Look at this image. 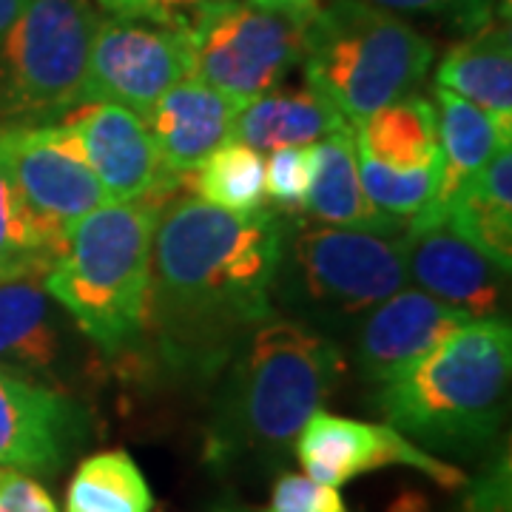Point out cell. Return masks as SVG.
<instances>
[{
    "label": "cell",
    "instance_id": "obj_1",
    "mask_svg": "<svg viewBox=\"0 0 512 512\" xmlns=\"http://www.w3.org/2000/svg\"><path fill=\"white\" fill-rule=\"evenodd\" d=\"M285 214H231L202 200L160 211L151 242L146 330L171 373L220 376L237 348L274 319Z\"/></svg>",
    "mask_w": 512,
    "mask_h": 512
},
{
    "label": "cell",
    "instance_id": "obj_2",
    "mask_svg": "<svg viewBox=\"0 0 512 512\" xmlns=\"http://www.w3.org/2000/svg\"><path fill=\"white\" fill-rule=\"evenodd\" d=\"M214 407L205 458L214 467L288 456L345 373L339 342L291 316L268 319L242 342Z\"/></svg>",
    "mask_w": 512,
    "mask_h": 512
},
{
    "label": "cell",
    "instance_id": "obj_3",
    "mask_svg": "<svg viewBox=\"0 0 512 512\" xmlns=\"http://www.w3.org/2000/svg\"><path fill=\"white\" fill-rule=\"evenodd\" d=\"M512 373L507 316L473 319L393 382L373 404L433 456H476L501 433Z\"/></svg>",
    "mask_w": 512,
    "mask_h": 512
},
{
    "label": "cell",
    "instance_id": "obj_4",
    "mask_svg": "<svg viewBox=\"0 0 512 512\" xmlns=\"http://www.w3.org/2000/svg\"><path fill=\"white\" fill-rule=\"evenodd\" d=\"M160 194L109 202L66 228L63 248L43 274V288L94 345L131 350L146 333L151 242Z\"/></svg>",
    "mask_w": 512,
    "mask_h": 512
},
{
    "label": "cell",
    "instance_id": "obj_5",
    "mask_svg": "<svg viewBox=\"0 0 512 512\" xmlns=\"http://www.w3.org/2000/svg\"><path fill=\"white\" fill-rule=\"evenodd\" d=\"M433 55V43L407 20L365 0L313 9L302 40L305 83L325 94L350 126L419 92Z\"/></svg>",
    "mask_w": 512,
    "mask_h": 512
},
{
    "label": "cell",
    "instance_id": "obj_6",
    "mask_svg": "<svg viewBox=\"0 0 512 512\" xmlns=\"http://www.w3.org/2000/svg\"><path fill=\"white\" fill-rule=\"evenodd\" d=\"M407 285L402 237L336 225H296L285 214L274 279L279 316L336 333L362 322Z\"/></svg>",
    "mask_w": 512,
    "mask_h": 512
},
{
    "label": "cell",
    "instance_id": "obj_7",
    "mask_svg": "<svg viewBox=\"0 0 512 512\" xmlns=\"http://www.w3.org/2000/svg\"><path fill=\"white\" fill-rule=\"evenodd\" d=\"M97 20L92 0H29L0 40V114L49 123L83 106Z\"/></svg>",
    "mask_w": 512,
    "mask_h": 512
},
{
    "label": "cell",
    "instance_id": "obj_8",
    "mask_svg": "<svg viewBox=\"0 0 512 512\" xmlns=\"http://www.w3.org/2000/svg\"><path fill=\"white\" fill-rule=\"evenodd\" d=\"M313 9H262L251 0H197L191 18L177 15L188 37L191 77L242 106L274 92L293 66L302 63V40Z\"/></svg>",
    "mask_w": 512,
    "mask_h": 512
},
{
    "label": "cell",
    "instance_id": "obj_9",
    "mask_svg": "<svg viewBox=\"0 0 512 512\" xmlns=\"http://www.w3.org/2000/svg\"><path fill=\"white\" fill-rule=\"evenodd\" d=\"M191 77L183 26L140 18H100L89 52L83 103H114L146 117L171 86Z\"/></svg>",
    "mask_w": 512,
    "mask_h": 512
},
{
    "label": "cell",
    "instance_id": "obj_10",
    "mask_svg": "<svg viewBox=\"0 0 512 512\" xmlns=\"http://www.w3.org/2000/svg\"><path fill=\"white\" fill-rule=\"evenodd\" d=\"M293 450L305 476L336 490L353 478L376 473L384 467L419 470L421 476L436 481L444 490H456L467 484V476L458 467L427 453L387 421L373 424V421L345 419V416H333L328 410H316L299 430Z\"/></svg>",
    "mask_w": 512,
    "mask_h": 512
},
{
    "label": "cell",
    "instance_id": "obj_11",
    "mask_svg": "<svg viewBox=\"0 0 512 512\" xmlns=\"http://www.w3.org/2000/svg\"><path fill=\"white\" fill-rule=\"evenodd\" d=\"M0 160L29 208L60 234H66V228L80 217L109 205L103 185L66 123L0 131Z\"/></svg>",
    "mask_w": 512,
    "mask_h": 512
},
{
    "label": "cell",
    "instance_id": "obj_12",
    "mask_svg": "<svg viewBox=\"0 0 512 512\" xmlns=\"http://www.w3.org/2000/svg\"><path fill=\"white\" fill-rule=\"evenodd\" d=\"M86 433L89 416L63 390L0 365V467L57 476Z\"/></svg>",
    "mask_w": 512,
    "mask_h": 512
},
{
    "label": "cell",
    "instance_id": "obj_13",
    "mask_svg": "<svg viewBox=\"0 0 512 512\" xmlns=\"http://www.w3.org/2000/svg\"><path fill=\"white\" fill-rule=\"evenodd\" d=\"M404 265L421 293L467 313L470 319H495L507 302V276L473 242L458 237L444 222L404 225Z\"/></svg>",
    "mask_w": 512,
    "mask_h": 512
},
{
    "label": "cell",
    "instance_id": "obj_14",
    "mask_svg": "<svg viewBox=\"0 0 512 512\" xmlns=\"http://www.w3.org/2000/svg\"><path fill=\"white\" fill-rule=\"evenodd\" d=\"M63 123L72 128L109 202L146 200L183 183L165 171L143 117L134 111L114 103H83L63 114Z\"/></svg>",
    "mask_w": 512,
    "mask_h": 512
},
{
    "label": "cell",
    "instance_id": "obj_15",
    "mask_svg": "<svg viewBox=\"0 0 512 512\" xmlns=\"http://www.w3.org/2000/svg\"><path fill=\"white\" fill-rule=\"evenodd\" d=\"M467 322H473L467 313L427 293L402 288L359 322L353 348L359 376L376 387L393 382Z\"/></svg>",
    "mask_w": 512,
    "mask_h": 512
},
{
    "label": "cell",
    "instance_id": "obj_16",
    "mask_svg": "<svg viewBox=\"0 0 512 512\" xmlns=\"http://www.w3.org/2000/svg\"><path fill=\"white\" fill-rule=\"evenodd\" d=\"M242 109L245 106L234 97L217 92L197 77H185L151 106L143 123L165 171L183 180L211 151L231 140Z\"/></svg>",
    "mask_w": 512,
    "mask_h": 512
},
{
    "label": "cell",
    "instance_id": "obj_17",
    "mask_svg": "<svg viewBox=\"0 0 512 512\" xmlns=\"http://www.w3.org/2000/svg\"><path fill=\"white\" fill-rule=\"evenodd\" d=\"M63 313L40 274L0 279V365L18 373H57L69 359Z\"/></svg>",
    "mask_w": 512,
    "mask_h": 512
},
{
    "label": "cell",
    "instance_id": "obj_18",
    "mask_svg": "<svg viewBox=\"0 0 512 512\" xmlns=\"http://www.w3.org/2000/svg\"><path fill=\"white\" fill-rule=\"evenodd\" d=\"M311 180L305 208L313 220L336 228H356L373 234H399L402 220L387 217L373 202L367 200L359 165H356V143L353 126L328 134L325 140L308 146Z\"/></svg>",
    "mask_w": 512,
    "mask_h": 512
},
{
    "label": "cell",
    "instance_id": "obj_19",
    "mask_svg": "<svg viewBox=\"0 0 512 512\" xmlns=\"http://www.w3.org/2000/svg\"><path fill=\"white\" fill-rule=\"evenodd\" d=\"M436 83L476 103L493 117L504 140H512V37L510 26L487 20L444 55Z\"/></svg>",
    "mask_w": 512,
    "mask_h": 512
},
{
    "label": "cell",
    "instance_id": "obj_20",
    "mask_svg": "<svg viewBox=\"0 0 512 512\" xmlns=\"http://www.w3.org/2000/svg\"><path fill=\"white\" fill-rule=\"evenodd\" d=\"M407 222H444L458 237L510 271L512 265V146H501L493 160L470 177L447 200V205Z\"/></svg>",
    "mask_w": 512,
    "mask_h": 512
},
{
    "label": "cell",
    "instance_id": "obj_21",
    "mask_svg": "<svg viewBox=\"0 0 512 512\" xmlns=\"http://www.w3.org/2000/svg\"><path fill=\"white\" fill-rule=\"evenodd\" d=\"M342 128H350L348 117L305 83L302 89H274L251 100L239 111L231 140L271 154L279 148H308Z\"/></svg>",
    "mask_w": 512,
    "mask_h": 512
},
{
    "label": "cell",
    "instance_id": "obj_22",
    "mask_svg": "<svg viewBox=\"0 0 512 512\" xmlns=\"http://www.w3.org/2000/svg\"><path fill=\"white\" fill-rule=\"evenodd\" d=\"M356 154L379 163L387 171L413 174L441 168L439 117L436 106L413 92L353 123Z\"/></svg>",
    "mask_w": 512,
    "mask_h": 512
},
{
    "label": "cell",
    "instance_id": "obj_23",
    "mask_svg": "<svg viewBox=\"0 0 512 512\" xmlns=\"http://www.w3.org/2000/svg\"><path fill=\"white\" fill-rule=\"evenodd\" d=\"M436 117H439V146H441V185L436 200L430 202L416 217H427L441 211L447 200L456 194L470 177H476L484 165L493 160L501 146H510L495 128L493 117L476 103L458 97L456 92L436 89ZM413 220V217H410Z\"/></svg>",
    "mask_w": 512,
    "mask_h": 512
},
{
    "label": "cell",
    "instance_id": "obj_24",
    "mask_svg": "<svg viewBox=\"0 0 512 512\" xmlns=\"http://www.w3.org/2000/svg\"><path fill=\"white\" fill-rule=\"evenodd\" d=\"M66 512H154V493L126 450H103L77 464Z\"/></svg>",
    "mask_w": 512,
    "mask_h": 512
},
{
    "label": "cell",
    "instance_id": "obj_25",
    "mask_svg": "<svg viewBox=\"0 0 512 512\" xmlns=\"http://www.w3.org/2000/svg\"><path fill=\"white\" fill-rule=\"evenodd\" d=\"M183 180L197 191V200L231 214H251L262 208L265 197V160L245 143L228 140Z\"/></svg>",
    "mask_w": 512,
    "mask_h": 512
},
{
    "label": "cell",
    "instance_id": "obj_26",
    "mask_svg": "<svg viewBox=\"0 0 512 512\" xmlns=\"http://www.w3.org/2000/svg\"><path fill=\"white\" fill-rule=\"evenodd\" d=\"M63 237L37 217L18 183L0 160V268L20 274H46L63 248Z\"/></svg>",
    "mask_w": 512,
    "mask_h": 512
},
{
    "label": "cell",
    "instance_id": "obj_27",
    "mask_svg": "<svg viewBox=\"0 0 512 512\" xmlns=\"http://www.w3.org/2000/svg\"><path fill=\"white\" fill-rule=\"evenodd\" d=\"M311 180L308 148H279L271 151L265 163V194L279 205V214H291L305 208Z\"/></svg>",
    "mask_w": 512,
    "mask_h": 512
},
{
    "label": "cell",
    "instance_id": "obj_28",
    "mask_svg": "<svg viewBox=\"0 0 512 512\" xmlns=\"http://www.w3.org/2000/svg\"><path fill=\"white\" fill-rule=\"evenodd\" d=\"M262 512H348V507L336 487L319 484L305 473H282Z\"/></svg>",
    "mask_w": 512,
    "mask_h": 512
},
{
    "label": "cell",
    "instance_id": "obj_29",
    "mask_svg": "<svg viewBox=\"0 0 512 512\" xmlns=\"http://www.w3.org/2000/svg\"><path fill=\"white\" fill-rule=\"evenodd\" d=\"M370 6L387 9L393 15H436V18H453L464 29H478L490 20V3L487 0H365Z\"/></svg>",
    "mask_w": 512,
    "mask_h": 512
},
{
    "label": "cell",
    "instance_id": "obj_30",
    "mask_svg": "<svg viewBox=\"0 0 512 512\" xmlns=\"http://www.w3.org/2000/svg\"><path fill=\"white\" fill-rule=\"evenodd\" d=\"M464 512H510V453L498 456L478 473L464 498Z\"/></svg>",
    "mask_w": 512,
    "mask_h": 512
},
{
    "label": "cell",
    "instance_id": "obj_31",
    "mask_svg": "<svg viewBox=\"0 0 512 512\" xmlns=\"http://www.w3.org/2000/svg\"><path fill=\"white\" fill-rule=\"evenodd\" d=\"M0 512H60L37 478L0 467Z\"/></svg>",
    "mask_w": 512,
    "mask_h": 512
},
{
    "label": "cell",
    "instance_id": "obj_32",
    "mask_svg": "<svg viewBox=\"0 0 512 512\" xmlns=\"http://www.w3.org/2000/svg\"><path fill=\"white\" fill-rule=\"evenodd\" d=\"M114 18H140L154 23H174L177 15H171L160 0H97Z\"/></svg>",
    "mask_w": 512,
    "mask_h": 512
},
{
    "label": "cell",
    "instance_id": "obj_33",
    "mask_svg": "<svg viewBox=\"0 0 512 512\" xmlns=\"http://www.w3.org/2000/svg\"><path fill=\"white\" fill-rule=\"evenodd\" d=\"M29 0H0V40L6 37V32L12 29V23L18 20Z\"/></svg>",
    "mask_w": 512,
    "mask_h": 512
},
{
    "label": "cell",
    "instance_id": "obj_34",
    "mask_svg": "<svg viewBox=\"0 0 512 512\" xmlns=\"http://www.w3.org/2000/svg\"><path fill=\"white\" fill-rule=\"evenodd\" d=\"M262 9H313L316 0H251Z\"/></svg>",
    "mask_w": 512,
    "mask_h": 512
},
{
    "label": "cell",
    "instance_id": "obj_35",
    "mask_svg": "<svg viewBox=\"0 0 512 512\" xmlns=\"http://www.w3.org/2000/svg\"><path fill=\"white\" fill-rule=\"evenodd\" d=\"M390 512H424V507H421V501L416 495H404L402 501H396L390 507Z\"/></svg>",
    "mask_w": 512,
    "mask_h": 512
},
{
    "label": "cell",
    "instance_id": "obj_36",
    "mask_svg": "<svg viewBox=\"0 0 512 512\" xmlns=\"http://www.w3.org/2000/svg\"><path fill=\"white\" fill-rule=\"evenodd\" d=\"M183 3H197V0H168V9L174 12V9H177V6H183ZM174 15H177V12H174Z\"/></svg>",
    "mask_w": 512,
    "mask_h": 512
},
{
    "label": "cell",
    "instance_id": "obj_37",
    "mask_svg": "<svg viewBox=\"0 0 512 512\" xmlns=\"http://www.w3.org/2000/svg\"><path fill=\"white\" fill-rule=\"evenodd\" d=\"M9 276H23L20 271H6V268H0V279H9Z\"/></svg>",
    "mask_w": 512,
    "mask_h": 512
},
{
    "label": "cell",
    "instance_id": "obj_38",
    "mask_svg": "<svg viewBox=\"0 0 512 512\" xmlns=\"http://www.w3.org/2000/svg\"><path fill=\"white\" fill-rule=\"evenodd\" d=\"M214 512H248V510H239V507H220V510Z\"/></svg>",
    "mask_w": 512,
    "mask_h": 512
},
{
    "label": "cell",
    "instance_id": "obj_39",
    "mask_svg": "<svg viewBox=\"0 0 512 512\" xmlns=\"http://www.w3.org/2000/svg\"><path fill=\"white\" fill-rule=\"evenodd\" d=\"M160 3H163L165 9H168V0H160ZM168 12H171V9H168ZM171 15H174V12H171Z\"/></svg>",
    "mask_w": 512,
    "mask_h": 512
}]
</instances>
